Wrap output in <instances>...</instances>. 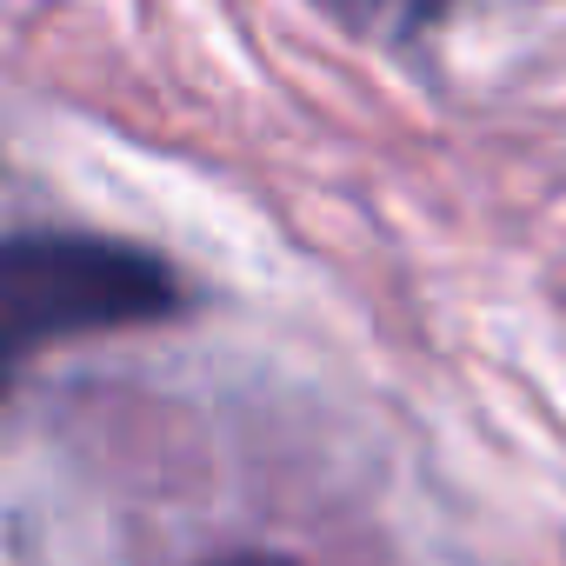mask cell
Masks as SVG:
<instances>
[{"instance_id":"7a4b0ae2","label":"cell","mask_w":566,"mask_h":566,"mask_svg":"<svg viewBox=\"0 0 566 566\" xmlns=\"http://www.w3.org/2000/svg\"><path fill=\"white\" fill-rule=\"evenodd\" d=\"M321 8H327L347 34H360V41L407 48V41H420V34L447 14V0H321Z\"/></svg>"},{"instance_id":"6da1fadb","label":"cell","mask_w":566,"mask_h":566,"mask_svg":"<svg viewBox=\"0 0 566 566\" xmlns=\"http://www.w3.org/2000/svg\"><path fill=\"white\" fill-rule=\"evenodd\" d=\"M180 307V280L167 260L101 240V233H21L0 266V321L14 360L107 327L167 321Z\"/></svg>"},{"instance_id":"3957f363","label":"cell","mask_w":566,"mask_h":566,"mask_svg":"<svg viewBox=\"0 0 566 566\" xmlns=\"http://www.w3.org/2000/svg\"><path fill=\"white\" fill-rule=\"evenodd\" d=\"M207 566H301V559H280V553H227V559H207Z\"/></svg>"}]
</instances>
